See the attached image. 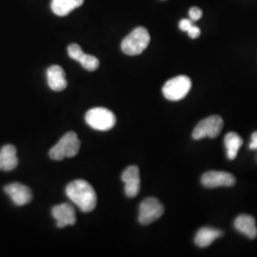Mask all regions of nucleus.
<instances>
[{
  "mask_svg": "<svg viewBox=\"0 0 257 257\" xmlns=\"http://www.w3.org/2000/svg\"><path fill=\"white\" fill-rule=\"evenodd\" d=\"M164 213V206L154 197L143 200L139 206L138 221L142 225H150L159 219Z\"/></svg>",
  "mask_w": 257,
  "mask_h": 257,
  "instance_id": "nucleus-7",
  "label": "nucleus"
},
{
  "mask_svg": "<svg viewBox=\"0 0 257 257\" xmlns=\"http://www.w3.org/2000/svg\"><path fill=\"white\" fill-rule=\"evenodd\" d=\"M187 33H188V35L190 36L191 38H197V37L200 36L201 31H200V29L197 27V26H193V25H192L191 28L187 31Z\"/></svg>",
  "mask_w": 257,
  "mask_h": 257,
  "instance_id": "nucleus-20",
  "label": "nucleus"
},
{
  "mask_svg": "<svg viewBox=\"0 0 257 257\" xmlns=\"http://www.w3.org/2000/svg\"><path fill=\"white\" fill-rule=\"evenodd\" d=\"M222 234H223L222 230L209 228V227H204L197 231L194 238V242L200 248H207L214 240L220 237Z\"/></svg>",
  "mask_w": 257,
  "mask_h": 257,
  "instance_id": "nucleus-16",
  "label": "nucleus"
},
{
  "mask_svg": "<svg viewBox=\"0 0 257 257\" xmlns=\"http://www.w3.org/2000/svg\"><path fill=\"white\" fill-rule=\"evenodd\" d=\"M87 124L94 130L106 132L113 128L116 118L112 111L106 108H92L88 110L85 116Z\"/></svg>",
  "mask_w": 257,
  "mask_h": 257,
  "instance_id": "nucleus-4",
  "label": "nucleus"
},
{
  "mask_svg": "<svg viewBox=\"0 0 257 257\" xmlns=\"http://www.w3.org/2000/svg\"><path fill=\"white\" fill-rule=\"evenodd\" d=\"M192 88V81L186 75H178L170 79L163 86L162 92L170 101H179L187 96Z\"/></svg>",
  "mask_w": 257,
  "mask_h": 257,
  "instance_id": "nucleus-5",
  "label": "nucleus"
},
{
  "mask_svg": "<svg viewBox=\"0 0 257 257\" xmlns=\"http://www.w3.org/2000/svg\"><path fill=\"white\" fill-rule=\"evenodd\" d=\"M151 37L147 29L138 27L135 29L128 37H125L121 43V49L124 54L138 55L142 54L149 46Z\"/></svg>",
  "mask_w": 257,
  "mask_h": 257,
  "instance_id": "nucleus-3",
  "label": "nucleus"
},
{
  "mask_svg": "<svg viewBox=\"0 0 257 257\" xmlns=\"http://www.w3.org/2000/svg\"><path fill=\"white\" fill-rule=\"evenodd\" d=\"M18 151L13 145H5L0 150V171L11 172L19 165Z\"/></svg>",
  "mask_w": 257,
  "mask_h": 257,
  "instance_id": "nucleus-14",
  "label": "nucleus"
},
{
  "mask_svg": "<svg viewBox=\"0 0 257 257\" xmlns=\"http://www.w3.org/2000/svg\"><path fill=\"white\" fill-rule=\"evenodd\" d=\"M4 192L9 195L14 204L19 207L27 205L33 199L32 191L23 184H9L4 188Z\"/></svg>",
  "mask_w": 257,
  "mask_h": 257,
  "instance_id": "nucleus-9",
  "label": "nucleus"
},
{
  "mask_svg": "<svg viewBox=\"0 0 257 257\" xmlns=\"http://www.w3.org/2000/svg\"><path fill=\"white\" fill-rule=\"evenodd\" d=\"M68 55L71 58L78 61L87 71L92 72L99 67L98 58L93 55L84 54L81 47L77 44H71L68 47Z\"/></svg>",
  "mask_w": 257,
  "mask_h": 257,
  "instance_id": "nucleus-12",
  "label": "nucleus"
},
{
  "mask_svg": "<svg viewBox=\"0 0 257 257\" xmlns=\"http://www.w3.org/2000/svg\"><path fill=\"white\" fill-rule=\"evenodd\" d=\"M189 14H190L191 19L194 20V21L201 19V17H202V11L199 8H197V7H193L192 9L190 10Z\"/></svg>",
  "mask_w": 257,
  "mask_h": 257,
  "instance_id": "nucleus-19",
  "label": "nucleus"
},
{
  "mask_svg": "<svg viewBox=\"0 0 257 257\" xmlns=\"http://www.w3.org/2000/svg\"><path fill=\"white\" fill-rule=\"evenodd\" d=\"M192 25H193V22L189 19H182L179 22V28L181 31H184V32H187Z\"/></svg>",
  "mask_w": 257,
  "mask_h": 257,
  "instance_id": "nucleus-21",
  "label": "nucleus"
},
{
  "mask_svg": "<svg viewBox=\"0 0 257 257\" xmlns=\"http://www.w3.org/2000/svg\"><path fill=\"white\" fill-rule=\"evenodd\" d=\"M47 80L49 87L55 92H61L67 88V80L64 70L58 66H51L47 71Z\"/></svg>",
  "mask_w": 257,
  "mask_h": 257,
  "instance_id": "nucleus-13",
  "label": "nucleus"
},
{
  "mask_svg": "<svg viewBox=\"0 0 257 257\" xmlns=\"http://www.w3.org/2000/svg\"><path fill=\"white\" fill-rule=\"evenodd\" d=\"M224 143H225L228 158L230 160L235 159L237 154H238L239 149L243 144L242 138H240L236 133L230 132L226 135L225 139H224Z\"/></svg>",
  "mask_w": 257,
  "mask_h": 257,
  "instance_id": "nucleus-18",
  "label": "nucleus"
},
{
  "mask_svg": "<svg viewBox=\"0 0 257 257\" xmlns=\"http://www.w3.org/2000/svg\"><path fill=\"white\" fill-rule=\"evenodd\" d=\"M234 227L239 232L246 235L248 238L257 237V227L255 219L248 214H241L234 221Z\"/></svg>",
  "mask_w": 257,
  "mask_h": 257,
  "instance_id": "nucleus-15",
  "label": "nucleus"
},
{
  "mask_svg": "<svg viewBox=\"0 0 257 257\" xmlns=\"http://www.w3.org/2000/svg\"><path fill=\"white\" fill-rule=\"evenodd\" d=\"M235 177L230 173L211 171L204 174L201 177V182L206 188H218V187H231L235 184Z\"/></svg>",
  "mask_w": 257,
  "mask_h": 257,
  "instance_id": "nucleus-8",
  "label": "nucleus"
},
{
  "mask_svg": "<svg viewBox=\"0 0 257 257\" xmlns=\"http://www.w3.org/2000/svg\"><path fill=\"white\" fill-rule=\"evenodd\" d=\"M66 194L84 212L93 211L96 207V193L92 185L83 179H77L69 184L66 188Z\"/></svg>",
  "mask_w": 257,
  "mask_h": 257,
  "instance_id": "nucleus-1",
  "label": "nucleus"
},
{
  "mask_svg": "<svg viewBox=\"0 0 257 257\" xmlns=\"http://www.w3.org/2000/svg\"><path fill=\"white\" fill-rule=\"evenodd\" d=\"M250 150H257V132H254L251 136V143L249 144Z\"/></svg>",
  "mask_w": 257,
  "mask_h": 257,
  "instance_id": "nucleus-22",
  "label": "nucleus"
},
{
  "mask_svg": "<svg viewBox=\"0 0 257 257\" xmlns=\"http://www.w3.org/2000/svg\"><path fill=\"white\" fill-rule=\"evenodd\" d=\"M80 140L74 132H69L51 149L49 156L56 161L63 160L66 157H74L80 149Z\"/></svg>",
  "mask_w": 257,
  "mask_h": 257,
  "instance_id": "nucleus-2",
  "label": "nucleus"
},
{
  "mask_svg": "<svg viewBox=\"0 0 257 257\" xmlns=\"http://www.w3.org/2000/svg\"><path fill=\"white\" fill-rule=\"evenodd\" d=\"M224 121L219 115H211L201 120L193 132V138L200 140L204 138H215L220 135Z\"/></svg>",
  "mask_w": 257,
  "mask_h": 257,
  "instance_id": "nucleus-6",
  "label": "nucleus"
},
{
  "mask_svg": "<svg viewBox=\"0 0 257 257\" xmlns=\"http://www.w3.org/2000/svg\"><path fill=\"white\" fill-rule=\"evenodd\" d=\"M83 3L84 0H52L51 8L56 16L65 17L80 7Z\"/></svg>",
  "mask_w": 257,
  "mask_h": 257,
  "instance_id": "nucleus-17",
  "label": "nucleus"
},
{
  "mask_svg": "<svg viewBox=\"0 0 257 257\" xmlns=\"http://www.w3.org/2000/svg\"><path fill=\"white\" fill-rule=\"evenodd\" d=\"M121 179L125 184L126 195L130 198L136 197L140 191V175L138 167H128L121 175Z\"/></svg>",
  "mask_w": 257,
  "mask_h": 257,
  "instance_id": "nucleus-11",
  "label": "nucleus"
},
{
  "mask_svg": "<svg viewBox=\"0 0 257 257\" xmlns=\"http://www.w3.org/2000/svg\"><path fill=\"white\" fill-rule=\"evenodd\" d=\"M52 215L56 220V226L60 229L73 226L76 222L75 211L73 206L68 203L55 206L52 210Z\"/></svg>",
  "mask_w": 257,
  "mask_h": 257,
  "instance_id": "nucleus-10",
  "label": "nucleus"
}]
</instances>
